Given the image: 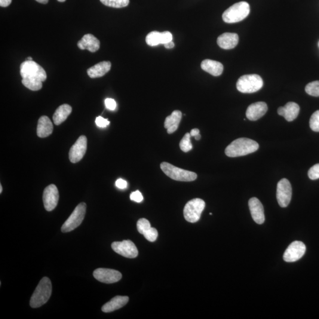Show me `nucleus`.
<instances>
[{
    "label": "nucleus",
    "mask_w": 319,
    "mask_h": 319,
    "mask_svg": "<svg viewBox=\"0 0 319 319\" xmlns=\"http://www.w3.org/2000/svg\"><path fill=\"white\" fill-rule=\"evenodd\" d=\"M205 208L204 201L199 198L193 199L185 205L183 211L184 217L189 222H197L200 219Z\"/></svg>",
    "instance_id": "7"
},
{
    "label": "nucleus",
    "mask_w": 319,
    "mask_h": 319,
    "mask_svg": "<svg viewBox=\"0 0 319 319\" xmlns=\"http://www.w3.org/2000/svg\"><path fill=\"white\" fill-rule=\"evenodd\" d=\"M57 1L59 2H64L66 0H57Z\"/></svg>",
    "instance_id": "46"
},
{
    "label": "nucleus",
    "mask_w": 319,
    "mask_h": 319,
    "mask_svg": "<svg viewBox=\"0 0 319 319\" xmlns=\"http://www.w3.org/2000/svg\"><path fill=\"white\" fill-rule=\"evenodd\" d=\"M259 144L255 141L240 138L233 141L225 149V155L229 158H237L246 156L257 151Z\"/></svg>",
    "instance_id": "1"
},
{
    "label": "nucleus",
    "mask_w": 319,
    "mask_h": 319,
    "mask_svg": "<svg viewBox=\"0 0 319 319\" xmlns=\"http://www.w3.org/2000/svg\"><path fill=\"white\" fill-rule=\"evenodd\" d=\"M305 91L310 96L319 97V81L309 83L306 85Z\"/></svg>",
    "instance_id": "29"
},
{
    "label": "nucleus",
    "mask_w": 319,
    "mask_h": 319,
    "mask_svg": "<svg viewBox=\"0 0 319 319\" xmlns=\"http://www.w3.org/2000/svg\"><path fill=\"white\" fill-rule=\"evenodd\" d=\"M144 237L150 242H155L158 237L157 229L152 228L149 229L143 234Z\"/></svg>",
    "instance_id": "33"
},
{
    "label": "nucleus",
    "mask_w": 319,
    "mask_h": 319,
    "mask_svg": "<svg viewBox=\"0 0 319 319\" xmlns=\"http://www.w3.org/2000/svg\"><path fill=\"white\" fill-rule=\"evenodd\" d=\"M78 47L81 50L87 49L91 52H96L99 50L100 42L91 34H87L83 37L78 43Z\"/></svg>",
    "instance_id": "19"
},
{
    "label": "nucleus",
    "mask_w": 319,
    "mask_h": 319,
    "mask_svg": "<svg viewBox=\"0 0 319 319\" xmlns=\"http://www.w3.org/2000/svg\"><path fill=\"white\" fill-rule=\"evenodd\" d=\"M161 169L171 179L180 182H192L197 179V174L192 171L182 169L168 162H161Z\"/></svg>",
    "instance_id": "5"
},
{
    "label": "nucleus",
    "mask_w": 319,
    "mask_h": 319,
    "mask_svg": "<svg viewBox=\"0 0 319 319\" xmlns=\"http://www.w3.org/2000/svg\"><path fill=\"white\" fill-rule=\"evenodd\" d=\"M138 231L141 234H144L147 231L151 228V225L148 220L142 218L138 220L137 223Z\"/></svg>",
    "instance_id": "31"
},
{
    "label": "nucleus",
    "mask_w": 319,
    "mask_h": 319,
    "mask_svg": "<svg viewBox=\"0 0 319 319\" xmlns=\"http://www.w3.org/2000/svg\"><path fill=\"white\" fill-rule=\"evenodd\" d=\"M306 248L301 241H294L288 247L284 254L285 262L292 263L300 260L305 254Z\"/></svg>",
    "instance_id": "11"
},
{
    "label": "nucleus",
    "mask_w": 319,
    "mask_h": 319,
    "mask_svg": "<svg viewBox=\"0 0 319 319\" xmlns=\"http://www.w3.org/2000/svg\"><path fill=\"white\" fill-rule=\"evenodd\" d=\"M27 60H33V58L32 57H27Z\"/></svg>",
    "instance_id": "44"
},
{
    "label": "nucleus",
    "mask_w": 319,
    "mask_h": 319,
    "mask_svg": "<svg viewBox=\"0 0 319 319\" xmlns=\"http://www.w3.org/2000/svg\"><path fill=\"white\" fill-rule=\"evenodd\" d=\"M300 111V106L298 104L290 102L284 106H281L278 109V115L284 116L288 122L293 121L298 116Z\"/></svg>",
    "instance_id": "17"
},
{
    "label": "nucleus",
    "mask_w": 319,
    "mask_h": 319,
    "mask_svg": "<svg viewBox=\"0 0 319 319\" xmlns=\"http://www.w3.org/2000/svg\"><path fill=\"white\" fill-rule=\"evenodd\" d=\"M263 80L256 74L245 75L241 76L237 83V90L242 93H256L263 87Z\"/></svg>",
    "instance_id": "6"
},
{
    "label": "nucleus",
    "mask_w": 319,
    "mask_h": 319,
    "mask_svg": "<svg viewBox=\"0 0 319 319\" xmlns=\"http://www.w3.org/2000/svg\"><path fill=\"white\" fill-rule=\"evenodd\" d=\"M36 1L38 2L42 3V4H47L49 1V0H36Z\"/></svg>",
    "instance_id": "42"
},
{
    "label": "nucleus",
    "mask_w": 319,
    "mask_h": 319,
    "mask_svg": "<svg viewBox=\"0 0 319 319\" xmlns=\"http://www.w3.org/2000/svg\"><path fill=\"white\" fill-rule=\"evenodd\" d=\"M239 42L237 34L225 33L219 36L217 39V44L220 48L226 50L234 49L237 47Z\"/></svg>",
    "instance_id": "18"
},
{
    "label": "nucleus",
    "mask_w": 319,
    "mask_h": 319,
    "mask_svg": "<svg viewBox=\"0 0 319 319\" xmlns=\"http://www.w3.org/2000/svg\"><path fill=\"white\" fill-rule=\"evenodd\" d=\"M308 176L311 180L319 179V164H316L310 168L308 171Z\"/></svg>",
    "instance_id": "34"
},
{
    "label": "nucleus",
    "mask_w": 319,
    "mask_h": 319,
    "mask_svg": "<svg viewBox=\"0 0 319 319\" xmlns=\"http://www.w3.org/2000/svg\"><path fill=\"white\" fill-rule=\"evenodd\" d=\"M93 274L97 280L106 284L116 283L122 278L120 272L112 269L98 268L94 271Z\"/></svg>",
    "instance_id": "13"
},
{
    "label": "nucleus",
    "mask_w": 319,
    "mask_h": 319,
    "mask_svg": "<svg viewBox=\"0 0 319 319\" xmlns=\"http://www.w3.org/2000/svg\"><path fill=\"white\" fill-rule=\"evenodd\" d=\"M86 211H87V205L82 202L76 207L75 210L70 216L68 217L65 222L62 226V232H69L73 231L80 225L84 219Z\"/></svg>",
    "instance_id": "8"
},
{
    "label": "nucleus",
    "mask_w": 319,
    "mask_h": 319,
    "mask_svg": "<svg viewBox=\"0 0 319 319\" xmlns=\"http://www.w3.org/2000/svg\"><path fill=\"white\" fill-rule=\"evenodd\" d=\"M191 134L186 133L180 142V148L183 152L187 153L191 151L193 149L192 144L191 141Z\"/></svg>",
    "instance_id": "28"
},
{
    "label": "nucleus",
    "mask_w": 319,
    "mask_h": 319,
    "mask_svg": "<svg viewBox=\"0 0 319 319\" xmlns=\"http://www.w3.org/2000/svg\"><path fill=\"white\" fill-rule=\"evenodd\" d=\"M59 194L57 187L51 185L45 188L43 196L44 207L46 210L52 211L57 207L59 202Z\"/></svg>",
    "instance_id": "14"
},
{
    "label": "nucleus",
    "mask_w": 319,
    "mask_h": 319,
    "mask_svg": "<svg viewBox=\"0 0 319 319\" xmlns=\"http://www.w3.org/2000/svg\"><path fill=\"white\" fill-rule=\"evenodd\" d=\"M52 291V286L50 279L48 277L43 278L31 297L30 306L32 308H38L45 305L50 298Z\"/></svg>",
    "instance_id": "2"
},
{
    "label": "nucleus",
    "mask_w": 319,
    "mask_h": 319,
    "mask_svg": "<svg viewBox=\"0 0 319 319\" xmlns=\"http://www.w3.org/2000/svg\"><path fill=\"white\" fill-rule=\"evenodd\" d=\"M22 84L30 90L37 91L42 88V82L33 81V80L22 79Z\"/></svg>",
    "instance_id": "30"
},
{
    "label": "nucleus",
    "mask_w": 319,
    "mask_h": 319,
    "mask_svg": "<svg viewBox=\"0 0 319 319\" xmlns=\"http://www.w3.org/2000/svg\"><path fill=\"white\" fill-rule=\"evenodd\" d=\"M292 197V188L287 179H282L277 184V199L279 205L286 208L290 203Z\"/></svg>",
    "instance_id": "9"
},
{
    "label": "nucleus",
    "mask_w": 319,
    "mask_h": 319,
    "mask_svg": "<svg viewBox=\"0 0 319 319\" xmlns=\"http://www.w3.org/2000/svg\"><path fill=\"white\" fill-rule=\"evenodd\" d=\"M164 46L166 49H172L174 47V44L173 41H171L164 44Z\"/></svg>",
    "instance_id": "41"
},
{
    "label": "nucleus",
    "mask_w": 319,
    "mask_h": 319,
    "mask_svg": "<svg viewBox=\"0 0 319 319\" xmlns=\"http://www.w3.org/2000/svg\"><path fill=\"white\" fill-rule=\"evenodd\" d=\"M115 186L117 187L118 189H124L127 188V182L123 179H119L116 181Z\"/></svg>",
    "instance_id": "38"
},
{
    "label": "nucleus",
    "mask_w": 319,
    "mask_h": 319,
    "mask_svg": "<svg viewBox=\"0 0 319 319\" xmlns=\"http://www.w3.org/2000/svg\"><path fill=\"white\" fill-rule=\"evenodd\" d=\"M128 300L127 296H115L103 306L102 311L104 313H110L116 311L126 305Z\"/></svg>",
    "instance_id": "22"
},
{
    "label": "nucleus",
    "mask_w": 319,
    "mask_h": 319,
    "mask_svg": "<svg viewBox=\"0 0 319 319\" xmlns=\"http://www.w3.org/2000/svg\"><path fill=\"white\" fill-rule=\"evenodd\" d=\"M2 191V186L1 185H0V193H1Z\"/></svg>",
    "instance_id": "45"
},
{
    "label": "nucleus",
    "mask_w": 319,
    "mask_h": 319,
    "mask_svg": "<svg viewBox=\"0 0 319 319\" xmlns=\"http://www.w3.org/2000/svg\"><path fill=\"white\" fill-rule=\"evenodd\" d=\"M309 124L313 131L319 132V110L313 113Z\"/></svg>",
    "instance_id": "32"
},
{
    "label": "nucleus",
    "mask_w": 319,
    "mask_h": 319,
    "mask_svg": "<svg viewBox=\"0 0 319 319\" xmlns=\"http://www.w3.org/2000/svg\"><path fill=\"white\" fill-rule=\"evenodd\" d=\"M87 150V138L85 136H80L70 149L69 153L70 161L73 163H76L81 161L84 157Z\"/></svg>",
    "instance_id": "12"
},
{
    "label": "nucleus",
    "mask_w": 319,
    "mask_h": 319,
    "mask_svg": "<svg viewBox=\"0 0 319 319\" xmlns=\"http://www.w3.org/2000/svg\"><path fill=\"white\" fill-rule=\"evenodd\" d=\"M103 4L112 8H123L127 7L130 0H100Z\"/></svg>",
    "instance_id": "27"
},
{
    "label": "nucleus",
    "mask_w": 319,
    "mask_h": 319,
    "mask_svg": "<svg viewBox=\"0 0 319 319\" xmlns=\"http://www.w3.org/2000/svg\"><path fill=\"white\" fill-rule=\"evenodd\" d=\"M111 247L115 253L128 259H134L139 254L136 245L130 240L113 242Z\"/></svg>",
    "instance_id": "10"
},
{
    "label": "nucleus",
    "mask_w": 319,
    "mask_h": 319,
    "mask_svg": "<svg viewBox=\"0 0 319 319\" xmlns=\"http://www.w3.org/2000/svg\"><path fill=\"white\" fill-rule=\"evenodd\" d=\"M12 0H0V5L2 7H8L10 5Z\"/></svg>",
    "instance_id": "39"
},
{
    "label": "nucleus",
    "mask_w": 319,
    "mask_h": 319,
    "mask_svg": "<svg viewBox=\"0 0 319 319\" xmlns=\"http://www.w3.org/2000/svg\"><path fill=\"white\" fill-rule=\"evenodd\" d=\"M96 123L98 127L105 128L108 126L110 122L108 119L104 118L102 116H100L96 118Z\"/></svg>",
    "instance_id": "35"
},
{
    "label": "nucleus",
    "mask_w": 319,
    "mask_h": 319,
    "mask_svg": "<svg viewBox=\"0 0 319 319\" xmlns=\"http://www.w3.org/2000/svg\"><path fill=\"white\" fill-rule=\"evenodd\" d=\"M106 108L111 111H113L116 109V103L115 101L112 98H106L105 100Z\"/></svg>",
    "instance_id": "37"
},
{
    "label": "nucleus",
    "mask_w": 319,
    "mask_h": 319,
    "mask_svg": "<svg viewBox=\"0 0 319 319\" xmlns=\"http://www.w3.org/2000/svg\"><path fill=\"white\" fill-rule=\"evenodd\" d=\"M72 111V107L68 104H63L58 107L53 116L54 124L59 125L62 124L68 117Z\"/></svg>",
    "instance_id": "25"
},
{
    "label": "nucleus",
    "mask_w": 319,
    "mask_h": 319,
    "mask_svg": "<svg viewBox=\"0 0 319 319\" xmlns=\"http://www.w3.org/2000/svg\"><path fill=\"white\" fill-rule=\"evenodd\" d=\"M111 68V62L109 61H103L90 67L88 69L87 73L91 78H100L108 73Z\"/></svg>",
    "instance_id": "20"
},
{
    "label": "nucleus",
    "mask_w": 319,
    "mask_h": 319,
    "mask_svg": "<svg viewBox=\"0 0 319 319\" xmlns=\"http://www.w3.org/2000/svg\"><path fill=\"white\" fill-rule=\"evenodd\" d=\"M146 42L147 44L150 47H156V46L162 44V33L157 31L150 32L146 37Z\"/></svg>",
    "instance_id": "26"
},
{
    "label": "nucleus",
    "mask_w": 319,
    "mask_h": 319,
    "mask_svg": "<svg viewBox=\"0 0 319 319\" xmlns=\"http://www.w3.org/2000/svg\"><path fill=\"white\" fill-rule=\"evenodd\" d=\"M53 130V125L47 116H42L38 121L37 127V134L41 138H45L50 136Z\"/></svg>",
    "instance_id": "21"
},
{
    "label": "nucleus",
    "mask_w": 319,
    "mask_h": 319,
    "mask_svg": "<svg viewBox=\"0 0 319 319\" xmlns=\"http://www.w3.org/2000/svg\"><path fill=\"white\" fill-rule=\"evenodd\" d=\"M195 140H200L201 139V134H199L198 136H196L195 137Z\"/></svg>",
    "instance_id": "43"
},
{
    "label": "nucleus",
    "mask_w": 319,
    "mask_h": 319,
    "mask_svg": "<svg viewBox=\"0 0 319 319\" xmlns=\"http://www.w3.org/2000/svg\"><path fill=\"white\" fill-rule=\"evenodd\" d=\"M182 118V113L176 110L165 118L164 127L167 129L168 134H172L177 130Z\"/></svg>",
    "instance_id": "23"
},
{
    "label": "nucleus",
    "mask_w": 319,
    "mask_h": 319,
    "mask_svg": "<svg viewBox=\"0 0 319 319\" xmlns=\"http://www.w3.org/2000/svg\"><path fill=\"white\" fill-rule=\"evenodd\" d=\"M201 67L205 72L214 76L222 75L223 70V66L221 63L211 59L204 60L201 63Z\"/></svg>",
    "instance_id": "24"
},
{
    "label": "nucleus",
    "mask_w": 319,
    "mask_h": 319,
    "mask_svg": "<svg viewBox=\"0 0 319 319\" xmlns=\"http://www.w3.org/2000/svg\"><path fill=\"white\" fill-rule=\"evenodd\" d=\"M20 75L23 79L44 82L47 79V73L39 64L33 60H26L20 65Z\"/></svg>",
    "instance_id": "4"
},
{
    "label": "nucleus",
    "mask_w": 319,
    "mask_h": 319,
    "mask_svg": "<svg viewBox=\"0 0 319 319\" xmlns=\"http://www.w3.org/2000/svg\"><path fill=\"white\" fill-rule=\"evenodd\" d=\"M130 199L131 201L137 202V203H140L143 201V196L139 191L134 192L131 193L130 195Z\"/></svg>",
    "instance_id": "36"
},
{
    "label": "nucleus",
    "mask_w": 319,
    "mask_h": 319,
    "mask_svg": "<svg viewBox=\"0 0 319 319\" xmlns=\"http://www.w3.org/2000/svg\"><path fill=\"white\" fill-rule=\"evenodd\" d=\"M248 205H249L251 216L254 221L260 225L265 222V210L262 202L257 198H252L250 199Z\"/></svg>",
    "instance_id": "15"
},
{
    "label": "nucleus",
    "mask_w": 319,
    "mask_h": 319,
    "mask_svg": "<svg viewBox=\"0 0 319 319\" xmlns=\"http://www.w3.org/2000/svg\"><path fill=\"white\" fill-rule=\"evenodd\" d=\"M250 13V6L248 2L236 3L223 13V20L227 23H235L245 19Z\"/></svg>",
    "instance_id": "3"
},
{
    "label": "nucleus",
    "mask_w": 319,
    "mask_h": 319,
    "mask_svg": "<svg viewBox=\"0 0 319 319\" xmlns=\"http://www.w3.org/2000/svg\"><path fill=\"white\" fill-rule=\"evenodd\" d=\"M199 133H200V131H199V129L194 128L191 130L190 134H191V137H195L196 136H198L199 134H200Z\"/></svg>",
    "instance_id": "40"
},
{
    "label": "nucleus",
    "mask_w": 319,
    "mask_h": 319,
    "mask_svg": "<svg viewBox=\"0 0 319 319\" xmlns=\"http://www.w3.org/2000/svg\"><path fill=\"white\" fill-rule=\"evenodd\" d=\"M268 106L265 102H257L248 107L246 116L250 121H257L263 117L267 111Z\"/></svg>",
    "instance_id": "16"
}]
</instances>
